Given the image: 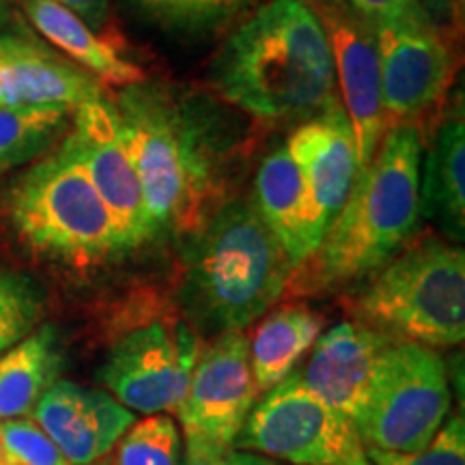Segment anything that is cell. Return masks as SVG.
<instances>
[{"label": "cell", "instance_id": "7", "mask_svg": "<svg viewBox=\"0 0 465 465\" xmlns=\"http://www.w3.org/2000/svg\"><path fill=\"white\" fill-rule=\"evenodd\" d=\"M450 401L449 373L440 353L394 341L377 364L353 427L364 449L416 452L438 435Z\"/></svg>", "mask_w": 465, "mask_h": 465}, {"label": "cell", "instance_id": "28", "mask_svg": "<svg viewBox=\"0 0 465 465\" xmlns=\"http://www.w3.org/2000/svg\"><path fill=\"white\" fill-rule=\"evenodd\" d=\"M0 465H69L33 418L0 420Z\"/></svg>", "mask_w": 465, "mask_h": 465}, {"label": "cell", "instance_id": "31", "mask_svg": "<svg viewBox=\"0 0 465 465\" xmlns=\"http://www.w3.org/2000/svg\"><path fill=\"white\" fill-rule=\"evenodd\" d=\"M435 31H457L463 20V0H414Z\"/></svg>", "mask_w": 465, "mask_h": 465}, {"label": "cell", "instance_id": "9", "mask_svg": "<svg viewBox=\"0 0 465 465\" xmlns=\"http://www.w3.org/2000/svg\"><path fill=\"white\" fill-rule=\"evenodd\" d=\"M201 347L188 322L151 317L116 334L100 369V381L130 411L168 414L185 397Z\"/></svg>", "mask_w": 465, "mask_h": 465}, {"label": "cell", "instance_id": "17", "mask_svg": "<svg viewBox=\"0 0 465 465\" xmlns=\"http://www.w3.org/2000/svg\"><path fill=\"white\" fill-rule=\"evenodd\" d=\"M108 100L100 80L63 61L50 48L31 39L15 54L0 58V108L63 106Z\"/></svg>", "mask_w": 465, "mask_h": 465}, {"label": "cell", "instance_id": "13", "mask_svg": "<svg viewBox=\"0 0 465 465\" xmlns=\"http://www.w3.org/2000/svg\"><path fill=\"white\" fill-rule=\"evenodd\" d=\"M257 399L248 336L224 332L201 347L188 391L174 414L183 433H196L220 444H235Z\"/></svg>", "mask_w": 465, "mask_h": 465}, {"label": "cell", "instance_id": "3", "mask_svg": "<svg viewBox=\"0 0 465 465\" xmlns=\"http://www.w3.org/2000/svg\"><path fill=\"white\" fill-rule=\"evenodd\" d=\"M422 134L394 125L328 224L322 243L289 282L293 295H328L366 281L397 257L420 220Z\"/></svg>", "mask_w": 465, "mask_h": 465}, {"label": "cell", "instance_id": "32", "mask_svg": "<svg viewBox=\"0 0 465 465\" xmlns=\"http://www.w3.org/2000/svg\"><path fill=\"white\" fill-rule=\"evenodd\" d=\"M80 17L91 28H100L108 17V0H52Z\"/></svg>", "mask_w": 465, "mask_h": 465}, {"label": "cell", "instance_id": "8", "mask_svg": "<svg viewBox=\"0 0 465 465\" xmlns=\"http://www.w3.org/2000/svg\"><path fill=\"white\" fill-rule=\"evenodd\" d=\"M232 446L291 465H371L353 422L308 391L298 371L254 403Z\"/></svg>", "mask_w": 465, "mask_h": 465}, {"label": "cell", "instance_id": "34", "mask_svg": "<svg viewBox=\"0 0 465 465\" xmlns=\"http://www.w3.org/2000/svg\"><path fill=\"white\" fill-rule=\"evenodd\" d=\"M11 22H14V9L9 0H0V35H7Z\"/></svg>", "mask_w": 465, "mask_h": 465}, {"label": "cell", "instance_id": "33", "mask_svg": "<svg viewBox=\"0 0 465 465\" xmlns=\"http://www.w3.org/2000/svg\"><path fill=\"white\" fill-rule=\"evenodd\" d=\"M28 42H31V37H28V35H22V33L0 35V58L15 54V52L25 48Z\"/></svg>", "mask_w": 465, "mask_h": 465}, {"label": "cell", "instance_id": "6", "mask_svg": "<svg viewBox=\"0 0 465 465\" xmlns=\"http://www.w3.org/2000/svg\"><path fill=\"white\" fill-rule=\"evenodd\" d=\"M356 322L401 342L440 349L465 339V254L422 240L371 276L353 302Z\"/></svg>", "mask_w": 465, "mask_h": 465}, {"label": "cell", "instance_id": "18", "mask_svg": "<svg viewBox=\"0 0 465 465\" xmlns=\"http://www.w3.org/2000/svg\"><path fill=\"white\" fill-rule=\"evenodd\" d=\"M254 207L282 243L293 267L315 252L325 231L319 224L300 168L284 144L265 155L254 179Z\"/></svg>", "mask_w": 465, "mask_h": 465}, {"label": "cell", "instance_id": "15", "mask_svg": "<svg viewBox=\"0 0 465 465\" xmlns=\"http://www.w3.org/2000/svg\"><path fill=\"white\" fill-rule=\"evenodd\" d=\"M392 342L391 336L362 323L342 322L319 336L304 369L295 371L308 391L353 422L373 383L377 364Z\"/></svg>", "mask_w": 465, "mask_h": 465}, {"label": "cell", "instance_id": "26", "mask_svg": "<svg viewBox=\"0 0 465 465\" xmlns=\"http://www.w3.org/2000/svg\"><path fill=\"white\" fill-rule=\"evenodd\" d=\"M42 306V293L33 281L0 270V356L33 332Z\"/></svg>", "mask_w": 465, "mask_h": 465}, {"label": "cell", "instance_id": "21", "mask_svg": "<svg viewBox=\"0 0 465 465\" xmlns=\"http://www.w3.org/2000/svg\"><path fill=\"white\" fill-rule=\"evenodd\" d=\"M323 330V317L312 308L289 304L261 319L248 339L250 369L259 394L278 386L298 369Z\"/></svg>", "mask_w": 465, "mask_h": 465}, {"label": "cell", "instance_id": "4", "mask_svg": "<svg viewBox=\"0 0 465 465\" xmlns=\"http://www.w3.org/2000/svg\"><path fill=\"white\" fill-rule=\"evenodd\" d=\"M190 235L182 306L201 332H243L287 293L295 267L252 199L223 203Z\"/></svg>", "mask_w": 465, "mask_h": 465}, {"label": "cell", "instance_id": "14", "mask_svg": "<svg viewBox=\"0 0 465 465\" xmlns=\"http://www.w3.org/2000/svg\"><path fill=\"white\" fill-rule=\"evenodd\" d=\"M31 418L69 465H93L114 450L136 414L97 388L58 380Z\"/></svg>", "mask_w": 465, "mask_h": 465}, {"label": "cell", "instance_id": "2", "mask_svg": "<svg viewBox=\"0 0 465 465\" xmlns=\"http://www.w3.org/2000/svg\"><path fill=\"white\" fill-rule=\"evenodd\" d=\"M226 102L274 124H304L341 104L332 52L308 0H270L232 31L213 58Z\"/></svg>", "mask_w": 465, "mask_h": 465}, {"label": "cell", "instance_id": "20", "mask_svg": "<svg viewBox=\"0 0 465 465\" xmlns=\"http://www.w3.org/2000/svg\"><path fill=\"white\" fill-rule=\"evenodd\" d=\"M25 11L33 26L52 45L84 67V72L106 83L134 86L144 83V72L121 54L110 39L97 35L72 11L52 0H25Z\"/></svg>", "mask_w": 465, "mask_h": 465}, {"label": "cell", "instance_id": "30", "mask_svg": "<svg viewBox=\"0 0 465 465\" xmlns=\"http://www.w3.org/2000/svg\"><path fill=\"white\" fill-rule=\"evenodd\" d=\"M347 3L371 28L383 25L433 26L414 0H347Z\"/></svg>", "mask_w": 465, "mask_h": 465}, {"label": "cell", "instance_id": "19", "mask_svg": "<svg viewBox=\"0 0 465 465\" xmlns=\"http://www.w3.org/2000/svg\"><path fill=\"white\" fill-rule=\"evenodd\" d=\"M420 216L452 240L465 232V125L461 100L435 132L420 166Z\"/></svg>", "mask_w": 465, "mask_h": 465}, {"label": "cell", "instance_id": "5", "mask_svg": "<svg viewBox=\"0 0 465 465\" xmlns=\"http://www.w3.org/2000/svg\"><path fill=\"white\" fill-rule=\"evenodd\" d=\"M5 207L20 240L44 257L86 267L127 254L113 216L67 141L15 179Z\"/></svg>", "mask_w": 465, "mask_h": 465}, {"label": "cell", "instance_id": "23", "mask_svg": "<svg viewBox=\"0 0 465 465\" xmlns=\"http://www.w3.org/2000/svg\"><path fill=\"white\" fill-rule=\"evenodd\" d=\"M72 114L63 106L0 108V177L42 155L67 130Z\"/></svg>", "mask_w": 465, "mask_h": 465}, {"label": "cell", "instance_id": "29", "mask_svg": "<svg viewBox=\"0 0 465 465\" xmlns=\"http://www.w3.org/2000/svg\"><path fill=\"white\" fill-rule=\"evenodd\" d=\"M179 465H274V461L232 444H220L196 433H183V452Z\"/></svg>", "mask_w": 465, "mask_h": 465}, {"label": "cell", "instance_id": "10", "mask_svg": "<svg viewBox=\"0 0 465 465\" xmlns=\"http://www.w3.org/2000/svg\"><path fill=\"white\" fill-rule=\"evenodd\" d=\"M65 141L83 162L93 188L121 232L127 252L153 240L141 179L114 104L97 100L75 108L72 134Z\"/></svg>", "mask_w": 465, "mask_h": 465}, {"label": "cell", "instance_id": "1", "mask_svg": "<svg viewBox=\"0 0 465 465\" xmlns=\"http://www.w3.org/2000/svg\"><path fill=\"white\" fill-rule=\"evenodd\" d=\"M132 151L153 240L190 235L223 194L224 132L213 110L177 86H125L114 104Z\"/></svg>", "mask_w": 465, "mask_h": 465}, {"label": "cell", "instance_id": "12", "mask_svg": "<svg viewBox=\"0 0 465 465\" xmlns=\"http://www.w3.org/2000/svg\"><path fill=\"white\" fill-rule=\"evenodd\" d=\"M373 35L386 125H416L440 108L455 80L452 48L433 26L383 25L375 26Z\"/></svg>", "mask_w": 465, "mask_h": 465}, {"label": "cell", "instance_id": "16", "mask_svg": "<svg viewBox=\"0 0 465 465\" xmlns=\"http://www.w3.org/2000/svg\"><path fill=\"white\" fill-rule=\"evenodd\" d=\"M284 147L300 168L319 224L328 231L360 177L356 138L342 104L300 124Z\"/></svg>", "mask_w": 465, "mask_h": 465}, {"label": "cell", "instance_id": "24", "mask_svg": "<svg viewBox=\"0 0 465 465\" xmlns=\"http://www.w3.org/2000/svg\"><path fill=\"white\" fill-rule=\"evenodd\" d=\"M257 0H132L149 22L177 35H209L237 22Z\"/></svg>", "mask_w": 465, "mask_h": 465}, {"label": "cell", "instance_id": "27", "mask_svg": "<svg viewBox=\"0 0 465 465\" xmlns=\"http://www.w3.org/2000/svg\"><path fill=\"white\" fill-rule=\"evenodd\" d=\"M371 465H465V420L452 414L441 424L438 435L416 452H392L366 449Z\"/></svg>", "mask_w": 465, "mask_h": 465}, {"label": "cell", "instance_id": "22", "mask_svg": "<svg viewBox=\"0 0 465 465\" xmlns=\"http://www.w3.org/2000/svg\"><path fill=\"white\" fill-rule=\"evenodd\" d=\"M63 356L54 328L33 330L0 356V420L28 418L58 381Z\"/></svg>", "mask_w": 465, "mask_h": 465}, {"label": "cell", "instance_id": "11", "mask_svg": "<svg viewBox=\"0 0 465 465\" xmlns=\"http://www.w3.org/2000/svg\"><path fill=\"white\" fill-rule=\"evenodd\" d=\"M322 22L339 97L356 138L360 173L371 164L383 134L386 114L381 104V72L373 28L360 17L347 0H308Z\"/></svg>", "mask_w": 465, "mask_h": 465}, {"label": "cell", "instance_id": "25", "mask_svg": "<svg viewBox=\"0 0 465 465\" xmlns=\"http://www.w3.org/2000/svg\"><path fill=\"white\" fill-rule=\"evenodd\" d=\"M114 450V465H179L182 431L168 414H151L134 422Z\"/></svg>", "mask_w": 465, "mask_h": 465}]
</instances>
